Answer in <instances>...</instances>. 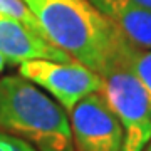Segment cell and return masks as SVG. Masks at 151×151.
Wrapping results in <instances>:
<instances>
[{
    "instance_id": "6da1fadb",
    "label": "cell",
    "mask_w": 151,
    "mask_h": 151,
    "mask_svg": "<svg viewBox=\"0 0 151 151\" xmlns=\"http://www.w3.org/2000/svg\"><path fill=\"white\" fill-rule=\"evenodd\" d=\"M50 42L99 72L118 42L116 25L91 0H24Z\"/></svg>"
},
{
    "instance_id": "7a4b0ae2",
    "label": "cell",
    "mask_w": 151,
    "mask_h": 151,
    "mask_svg": "<svg viewBox=\"0 0 151 151\" xmlns=\"http://www.w3.org/2000/svg\"><path fill=\"white\" fill-rule=\"evenodd\" d=\"M0 129L37 151H76L69 114L20 74L0 77Z\"/></svg>"
},
{
    "instance_id": "3957f363",
    "label": "cell",
    "mask_w": 151,
    "mask_h": 151,
    "mask_svg": "<svg viewBox=\"0 0 151 151\" xmlns=\"http://www.w3.org/2000/svg\"><path fill=\"white\" fill-rule=\"evenodd\" d=\"M133 49L121 34L97 72L103 79L101 94L123 126V151H143L151 141V101L131 67Z\"/></svg>"
},
{
    "instance_id": "277c9868",
    "label": "cell",
    "mask_w": 151,
    "mask_h": 151,
    "mask_svg": "<svg viewBox=\"0 0 151 151\" xmlns=\"http://www.w3.org/2000/svg\"><path fill=\"white\" fill-rule=\"evenodd\" d=\"M19 74L47 91L67 114L81 99L103 87L101 76L77 60H29L19 65Z\"/></svg>"
},
{
    "instance_id": "5b68a950",
    "label": "cell",
    "mask_w": 151,
    "mask_h": 151,
    "mask_svg": "<svg viewBox=\"0 0 151 151\" xmlns=\"http://www.w3.org/2000/svg\"><path fill=\"white\" fill-rule=\"evenodd\" d=\"M69 121L76 151H123V126L101 92L81 99Z\"/></svg>"
},
{
    "instance_id": "8992f818",
    "label": "cell",
    "mask_w": 151,
    "mask_h": 151,
    "mask_svg": "<svg viewBox=\"0 0 151 151\" xmlns=\"http://www.w3.org/2000/svg\"><path fill=\"white\" fill-rule=\"evenodd\" d=\"M0 54L7 64L14 65H20L29 60H74L42 34L5 15H0Z\"/></svg>"
},
{
    "instance_id": "52a82bcc",
    "label": "cell",
    "mask_w": 151,
    "mask_h": 151,
    "mask_svg": "<svg viewBox=\"0 0 151 151\" xmlns=\"http://www.w3.org/2000/svg\"><path fill=\"white\" fill-rule=\"evenodd\" d=\"M138 49H151V10L136 0H91Z\"/></svg>"
},
{
    "instance_id": "ba28073f",
    "label": "cell",
    "mask_w": 151,
    "mask_h": 151,
    "mask_svg": "<svg viewBox=\"0 0 151 151\" xmlns=\"http://www.w3.org/2000/svg\"><path fill=\"white\" fill-rule=\"evenodd\" d=\"M0 15H5V17H12L15 20L25 24L27 27H30L32 30L42 34L45 37V34L42 32V29L39 25L37 19L34 15L30 9L25 5L24 0H0Z\"/></svg>"
},
{
    "instance_id": "9c48e42d",
    "label": "cell",
    "mask_w": 151,
    "mask_h": 151,
    "mask_svg": "<svg viewBox=\"0 0 151 151\" xmlns=\"http://www.w3.org/2000/svg\"><path fill=\"white\" fill-rule=\"evenodd\" d=\"M131 67L134 70L136 77L143 84L145 91L148 92L151 101V49H133L131 54Z\"/></svg>"
},
{
    "instance_id": "30bf717a",
    "label": "cell",
    "mask_w": 151,
    "mask_h": 151,
    "mask_svg": "<svg viewBox=\"0 0 151 151\" xmlns=\"http://www.w3.org/2000/svg\"><path fill=\"white\" fill-rule=\"evenodd\" d=\"M0 151H37L27 141L0 129Z\"/></svg>"
},
{
    "instance_id": "8fae6325",
    "label": "cell",
    "mask_w": 151,
    "mask_h": 151,
    "mask_svg": "<svg viewBox=\"0 0 151 151\" xmlns=\"http://www.w3.org/2000/svg\"><path fill=\"white\" fill-rule=\"evenodd\" d=\"M138 4H141L143 7H146V9H150L151 10V0H136Z\"/></svg>"
},
{
    "instance_id": "7c38bea8",
    "label": "cell",
    "mask_w": 151,
    "mask_h": 151,
    "mask_svg": "<svg viewBox=\"0 0 151 151\" xmlns=\"http://www.w3.org/2000/svg\"><path fill=\"white\" fill-rule=\"evenodd\" d=\"M5 65H7V60L4 59V55L0 54V74L4 72V69H5Z\"/></svg>"
},
{
    "instance_id": "4fadbf2b",
    "label": "cell",
    "mask_w": 151,
    "mask_h": 151,
    "mask_svg": "<svg viewBox=\"0 0 151 151\" xmlns=\"http://www.w3.org/2000/svg\"><path fill=\"white\" fill-rule=\"evenodd\" d=\"M143 151H151V141H150V143H148V145L145 146V150H143Z\"/></svg>"
}]
</instances>
